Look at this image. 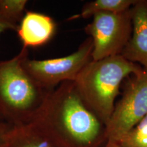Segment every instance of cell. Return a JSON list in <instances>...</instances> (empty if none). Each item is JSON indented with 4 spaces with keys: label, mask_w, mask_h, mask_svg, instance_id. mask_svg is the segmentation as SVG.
<instances>
[{
    "label": "cell",
    "mask_w": 147,
    "mask_h": 147,
    "mask_svg": "<svg viewBox=\"0 0 147 147\" xmlns=\"http://www.w3.org/2000/svg\"><path fill=\"white\" fill-rule=\"evenodd\" d=\"M27 2V0H0V16L18 26Z\"/></svg>",
    "instance_id": "12"
},
{
    "label": "cell",
    "mask_w": 147,
    "mask_h": 147,
    "mask_svg": "<svg viewBox=\"0 0 147 147\" xmlns=\"http://www.w3.org/2000/svg\"><path fill=\"white\" fill-rule=\"evenodd\" d=\"M84 32L93 42V61L121 55L131 36V8L119 13L95 14Z\"/></svg>",
    "instance_id": "5"
},
{
    "label": "cell",
    "mask_w": 147,
    "mask_h": 147,
    "mask_svg": "<svg viewBox=\"0 0 147 147\" xmlns=\"http://www.w3.org/2000/svg\"><path fill=\"white\" fill-rule=\"evenodd\" d=\"M14 126L5 121L0 122V147H7Z\"/></svg>",
    "instance_id": "13"
},
{
    "label": "cell",
    "mask_w": 147,
    "mask_h": 147,
    "mask_svg": "<svg viewBox=\"0 0 147 147\" xmlns=\"http://www.w3.org/2000/svg\"><path fill=\"white\" fill-rule=\"evenodd\" d=\"M147 115V69L133 78L127 85L121 100L106 126L107 141L119 142L123 136Z\"/></svg>",
    "instance_id": "6"
},
{
    "label": "cell",
    "mask_w": 147,
    "mask_h": 147,
    "mask_svg": "<svg viewBox=\"0 0 147 147\" xmlns=\"http://www.w3.org/2000/svg\"><path fill=\"white\" fill-rule=\"evenodd\" d=\"M118 143L122 147H147V115Z\"/></svg>",
    "instance_id": "11"
},
{
    "label": "cell",
    "mask_w": 147,
    "mask_h": 147,
    "mask_svg": "<svg viewBox=\"0 0 147 147\" xmlns=\"http://www.w3.org/2000/svg\"><path fill=\"white\" fill-rule=\"evenodd\" d=\"M7 147H61L35 121L14 127Z\"/></svg>",
    "instance_id": "9"
},
{
    "label": "cell",
    "mask_w": 147,
    "mask_h": 147,
    "mask_svg": "<svg viewBox=\"0 0 147 147\" xmlns=\"http://www.w3.org/2000/svg\"><path fill=\"white\" fill-rule=\"evenodd\" d=\"M93 42L88 36L78 49L63 57L36 60L29 57L23 65L40 87L51 91L64 82L76 80L82 69L92 61Z\"/></svg>",
    "instance_id": "4"
},
{
    "label": "cell",
    "mask_w": 147,
    "mask_h": 147,
    "mask_svg": "<svg viewBox=\"0 0 147 147\" xmlns=\"http://www.w3.org/2000/svg\"><path fill=\"white\" fill-rule=\"evenodd\" d=\"M142 69L121 55L92 60L80 71L74 83L85 104L106 127L113 113L123 80Z\"/></svg>",
    "instance_id": "3"
},
{
    "label": "cell",
    "mask_w": 147,
    "mask_h": 147,
    "mask_svg": "<svg viewBox=\"0 0 147 147\" xmlns=\"http://www.w3.org/2000/svg\"><path fill=\"white\" fill-rule=\"evenodd\" d=\"M28 57V49L23 47L14 57L0 61V114L14 127L33 122L51 93L40 87L25 69L23 62Z\"/></svg>",
    "instance_id": "2"
},
{
    "label": "cell",
    "mask_w": 147,
    "mask_h": 147,
    "mask_svg": "<svg viewBox=\"0 0 147 147\" xmlns=\"http://www.w3.org/2000/svg\"><path fill=\"white\" fill-rule=\"evenodd\" d=\"M103 147H122L118 142H112V141H107Z\"/></svg>",
    "instance_id": "15"
},
{
    "label": "cell",
    "mask_w": 147,
    "mask_h": 147,
    "mask_svg": "<svg viewBox=\"0 0 147 147\" xmlns=\"http://www.w3.org/2000/svg\"><path fill=\"white\" fill-rule=\"evenodd\" d=\"M18 26L0 16V35L7 30H16Z\"/></svg>",
    "instance_id": "14"
},
{
    "label": "cell",
    "mask_w": 147,
    "mask_h": 147,
    "mask_svg": "<svg viewBox=\"0 0 147 147\" xmlns=\"http://www.w3.org/2000/svg\"><path fill=\"white\" fill-rule=\"evenodd\" d=\"M131 13V36L121 55L147 69V0H137Z\"/></svg>",
    "instance_id": "7"
},
{
    "label": "cell",
    "mask_w": 147,
    "mask_h": 147,
    "mask_svg": "<svg viewBox=\"0 0 147 147\" xmlns=\"http://www.w3.org/2000/svg\"><path fill=\"white\" fill-rule=\"evenodd\" d=\"M57 24L50 16L27 11L18 25L17 34L23 47L36 48L47 45L55 36Z\"/></svg>",
    "instance_id": "8"
},
{
    "label": "cell",
    "mask_w": 147,
    "mask_h": 147,
    "mask_svg": "<svg viewBox=\"0 0 147 147\" xmlns=\"http://www.w3.org/2000/svg\"><path fill=\"white\" fill-rule=\"evenodd\" d=\"M36 122L61 147H103L106 127L88 107L74 82L51 91Z\"/></svg>",
    "instance_id": "1"
},
{
    "label": "cell",
    "mask_w": 147,
    "mask_h": 147,
    "mask_svg": "<svg viewBox=\"0 0 147 147\" xmlns=\"http://www.w3.org/2000/svg\"><path fill=\"white\" fill-rule=\"evenodd\" d=\"M2 121H4V119H3V118L2 115H1V114H0V122H2Z\"/></svg>",
    "instance_id": "16"
},
{
    "label": "cell",
    "mask_w": 147,
    "mask_h": 147,
    "mask_svg": "<svg viewBox=\"0 0 147 147\" xmlns=\"http://www.w3.org/2000/svg\"><path fill=\"white\" fill-rule=\"evenodd\" d=\"M137 0H95L82 6L79 16L82 18L93 17L100 12L119 13L129 10Z\"/></svg>",
    "instance_id": "10"
}]
</instances>
